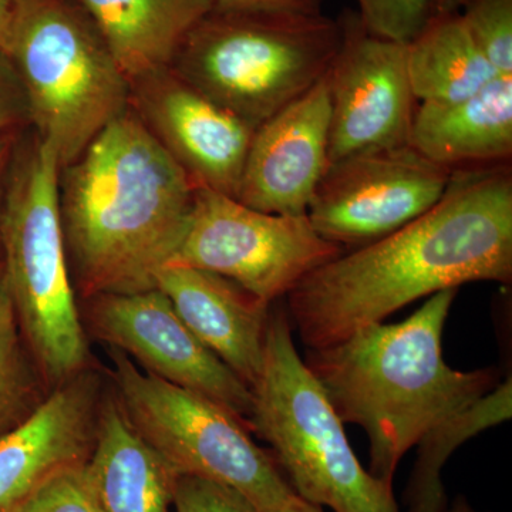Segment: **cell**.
Wrapping results in <instances>:
<instances>
[{"mask_svg": "<svg viewBox=\"0 0 512 512\" xmlns=\"http://www.w3.org/2000/svg\"><path fill=\"white\" fill-rule=\"evenodd\" d=\"M406 63L414 97L421 103L466 99L500 76L458 12L433 13L406 43Z\"/></svg>", "mask_w": 512, "mask_h": 512, "instance_id": "obj_20", "label": "cell"}, {"mask_svg": "<svg viewBox=\"0 0 512 512\" xmlns=\"http://www.w3.org/2000/svg\"><path fill=\"white\" fill-rule=\"evenodd\" d=\"M323 0H214V9L235 13L320 15Z\"/></svg>", "mask_w": 512, "mask_h": 512, "instance_id": "obj_28", "label": "cell"}, {"mask_svg": "<svg viewBox=\"0 0 512 512\" xmlns=\"http://www.w3.org/2000/svg\"><path fill=\"white\" fill-rule=\"evenodd\" d=\"M457 292L434 293L403 322L370 323L303 360L340 421L365 430L369 473L384 484L427 431L501 382L494 367L458 372L444 360Z\"/></svg>", "mask_w": 512, "mask_h": 512, "instance_id": "obj_3", "label": "cell"}, {"mask_svg": "<svg viewBox=\"0 0 512 512\" xmlns=\"http://www.w3.org/2000/svg\"><path fill=\"white\" fill-rule=\"evenodd\" d=\"M511 417L512 377L508 376L466 409L427 431L416 444V463L404 491L407 512H447L441 473L448 458L467 440Z\"/></svg>", "mask_w": 512, "mask_h": 512, "instance_id": "obj_21", "label": "cell"}, {"mask_svg": "<svg viewBox=\"0 0 512 512\" xmlns=\"http://www.w3.org/2000/svg\"><path fill=\"white\" fill-rule=\"evenodd\" d=\"M83 302L89 338L119 350L158 379L214 400L251 430V389L202 345L163 292L104 293Z\"/></svg>", "mask_w": 512, "mask_h": 512, "instance_id": "obj_11", "label": "cell"}, {"mask_svg": "<svg viewBox=\"0 0 512 512\" xmlns=\"http://www.w3.org/2000/svg\"><path fill=\"white\" fill-rule=\"evenodd\" d=\"M154 288L202 345L251 389L264 363L272 303L231 279L188 266H164Z\"/></svg>", "mask_w": 512, "mask_h": 512, "instance_id": "obj_16", "label": "cell"}, {"mask_svg": "<svg viewBox=\"0 0 512 512\" xmlns=\"http://www.w3.org/2000/svg\"><path fill=\"white\" fill-rule=\"evenodd\" d=\"M451 173L412 146L355 154L329 164L306 215L320 237L365 247L431 210Z\"/></svg>", "mask_w": 512, "mask_h": 512, "instance_id": "obj_10", "label": "cell"}, {"mask_svg": "<svg viewBox=\"0 0 512 512\" xmlns=\"http://www.w3.org/2000/svg\"><path fill=\"white\" fill-rule=\"evenodd\" d=\"M107 389L92 367L53 389L28 421L0 439V512H15L47 478L89 460Z\"/></svg>", "mask_w": 512, "mask_h": 512, "instance_id": "obj_15", "label": "cell"}, {"mask_svg": "<svg viewBox=\"0 0 512 512\" xmlns=\"http://www.w3.org/2000/svg\"><path fill=\"white\" fill-rule=\"evenodd\" d=\"M86 463L57 471L15 512H103L87 476Z\"/></svg>", "mask_w": 512, "mask_h": 512, "instance_id": "obj_25", "label": "cell"}, {"mask_svg": "<svg viewBox=\"0 0 512 512\" xmlns=\"http://www.w3.org/2000/svg\"><path fill=\"white\" fill-rule=\"evenodd\" d=\"M328 73L256 128L237 198L254 210L306 215L329 167Z\"/></svg>", "mask_w": 512, "mask_h": 512, "instance_id": "obj_14", "label": "cell"}, {"mask_svg": "<svg viewBox=\"0 0 512 512\" xmlns=\"http://www.w3.org/2000/svg\"><path fill=\"white\" fill-rule=\"evenodd\" d=\"M264 512H323V510L319 505L309 503V501L303 500L302 497L295 493L291 497L286 498L284 503Z\"/></svg>", "mask_w": 512, "mask_h": 512, "instance_id": "obj_31", "label": "cell"}, {"mask_svg": "<svg viewBox=\"0 0 512 512\" xmlns=\"http://www.w3.org/2000/svg\"><path fill=\"white\" fill-rule=\"evenodd\" d=\"M8 55L60 168L130 109V84L76 0H20Z\"/></svg>", "mask_w": 512, "mask_h": 512, "instance_id": "obj_7", "label": "cell"}, {"mask_svg": "<svg viewBox=\"0 0 512 512\" xmlns=\"http://www.w3.org/2000/svg\"><path fill=\"white\" fill-rule=\"evenodd\" d=\"M0 264H2V252H0Z\"/></svg>", "mask_w": 512, "mask_h": 512, "instance_id": "obj_34", "label": "cell"}, {"mask_svg": "<svg viewBox=\"0 0 512 512\" xmlns=\"http://www.w3.org/2000/svg\"><path fill=\"white\" fill-rule=\"evenodd\" d=\"M251 394V433L271 446L299 497L335 512H400L393 485L373 477L353 453L342 421L299 356L286 309L272 308Z\"/></svg>", "mask_w": 512, "mask_h": 512, "instance_id": "obj_6", "label": "cell"}, {"mask_svg": "<svg viewBox=\"0 0 512 512\" xmlns=\"http://www.w3.org/2000/svg\"><path fill=\"white\" fill-rule=\"evenodd\" d=\"M447 512H477L468 504V501L464 497H457V500L453 504L448 505Z\"/></svg>", "mask_w": 512, "mask_h": 512, "instance_id": "obj_33", "label": "cell"}, {"mask_svg": "<svg viewBox=\"0 0 512 512\" xmlns=\"http://www.w3.org/2000/svg\"><path fill=\"white\" fill-rule=\"evenodd\" d=\"M59 173L55 151L35 134L16 147L0 205L10 298L50 390L96 367L64 244Z\"/></svg>", "mask_w": 512, "mask_h": 512, "instance_id": "obj_4", "label": "cell"}, {"mask_svg": "<svg viewBox=\"0 0 512 512\" xmlns=\"http://www.w3.org/2000/svg\"><path fill=\"white\" fill-rule=\"evenodd\" d=\"M20 0H0V50L8 53L10 35L15 25Z\"/></svg>", "mask_w": 512, "mask_h": 512, "instance_id": "obj_29", "label": "cell"}, {"mask_svg": "<svg viewBox=\"0 0 512 512\" xmlns=\"http://www.w3.org/2000/svg\"><path fill=\"white\" fill-rule=\"evenodd\" d=\"M357 6L370 33L399 43L419 35L433 15V0H357Z\"/></svg>", "mask_w": 512, "mask_h": 512, "instance_id": "obj_24", "label": "cell"}, {"mask_svg": "<svg viewBox=\"0 0 512 512\" xmlns=\"http://www.w3.org/2000/svg\"><path fill=\"white\" fill-rule=\"evenodd\" d=\"M173 511L256 512L247 498L238 491L194 476L175 477Z\"/></svg>", "mask_w": 512, "mask_h": 512, "instance_id": "obj_26", "label": "cell"}, {"mask_svg": "<svg viewBox=\"0 0 512 512\" xmlns=\"http://www.w3.org/2000/svg\"><path fill=\"white\" fill-rule=\"evenodd\" d=\"M111 387L141 440L175 476L227 485L256 512L271 510L295 494L274 454L256 446L234 413L200 393L144 372L110 349Z\"/></svg>", "mask_w": 512, "mask_h": 512, "instance_id": "obj_8", "label": "cell"}, {"mask_svg": "<svg viewBox=\"0 0 512 512\" xmlns=\"http://www.w3.org/2000/svg\"><path fill=\"white\" fill-rule=\"evenodd\" d=\"M339 19L212 9L171 69L255 130L325 77L342 43Z\"/></svg>", "mask_w": 512, "mask_h": 512, "instance_id": "obj_5", "label": "cell"}, {"mask_svg": "<svg viewBox=\"0 0 512 512\" xmlns=\"http://www.w3.org/2000/svg\"><path fill=\"white\" fill-rule=\"evenodd\" d=\"M128 84L173 64L185 37L214 9V0H76Z\"/></svg>", "mask_w": 512, "mask_h": 512, "instance_id": "obj_19", "label": "cell"}, {"mask_svg": "<svg viewBox=\"0 0 512 512\" xmlns=\"http://www.w3.org/2000/svg\"><path fill=\"white\" fill-rule=\"evenodd\" d=\"M130 109L197 188L237 198L254 127L171 67L130 83Z\"/></svg>", "mask_w": 512, "mask_h": 512, "instance_id": "obj_13", "label": "cell"}, {"mask_svg": "<svg viewBox=\"0 0 512 512\" xmlns=\"http://www.w3.org/2000/svg\"><path fill=\"white\" fill-rule=\"evenodd\" d=\"M29 124L25 89L8 53L0 50V137L19 134Z\"/></svg>", "mask_w": 512, "mask_h": 512, "instance_id": "obj_27", "label": "cell"}, {"mask_svg": "<svg viewBox=\"0 0 512 512\" xmlns=\"http://www.w3.org/2000/svg\"><path fill=\"white\" fill-rule=\"evenodd\" d=\"M466 0H433V13L460 12Z\"/></svg>", "mask_w": 512, "mask_h": 512, "instance_id": "obj_32", "label": "cell"}, {"mask_svg": "<svg viewBox=\"0 0 512 512\" xmlns=\"http://www.w3.org/2000/svg\"><path fill=\"white\" fill-rule=\"evenodd\" d=\"M460 16L498 74H512V0H466Z\"/></svg>", "mask_w": 512, "mask_h": 512, "instance_id": "obj_23", "label": "cell"}, {"mask_svg": "<svg viewBox=\"0 0 512 512\" xmlns=\"http://www.w3.org/2000/svg\"><path fill=\"white\" fill-rule=\"evenodd\" d=\"M16 136L18 134L0 137V205H2L3 194H5L10 165H12L16 147H18L16 146Z\"/></svg>", "mask_w": 512, "mask_h": 512, "instance_id": "obj_30", "label": "cell"}, {"mask_svg": "<svg viewBox=\"0 0 512 512\" xmlns=\"http://www.w3.org/2000/svg\"><path fill=\"white\" fill-rule=\"evenodd\" d=\"M86 471L103 512H174L177 476L138 436L113 389L101 404Z\"/></svg>", "mask_w": 512, "mask_h": 512, "instance_id": "obj_18", "label": "cell"}, {"mask_svg": "<svg viewBox=\"0 0 512 512\" xmlns=\"http://www.w3.org/2000/svg\"><path fill=\"white\" fill-rule=\"evenodd\" d=\"M342 43L328 72L329 164L410 146L416 97L407 74L406 43L370 33L356 10L339 18Z\"/></svg>", "mask_w": 512, "mask_h": 512, "instance_id": "obj_12", "label": "cell"}, {"mask_svg": "<svg viewBox=\"0 0 512 512\" xmlns=\"http://www.w3.org/2000/svg\"><path fill=\"white\" fill-rule=\"evenodd\" d=\"M50 392L23 338L0 264V439L28 421Z\"/></svg>", "mask_w": 512, "mask_h": 512, "instance_id": "obj_22", "label": "cell"}, {"mask_svg": "<svg viewBox=\"0 0 512 512\" xmlns=\"http://www.w3.org/2000/svg\"><path fill=\"white\" fill-rule=\"evenodd\" d=\"M197 185L128 109L59 173L60 220L77 298L154 288Z\"/></svg>", "mask_w": 512, "mask_h": 512, "instance_id": "obj_2", "label": "cell"}, {"mask_svg": "<svg viewBox=\"0 0 512 512\" xmlns=\"http://www.w3.org/2000/svg\"><path fill=\"white\" fill-rule=\"evenodd\" d=\"M343 252L320 237L308 215L266 214L197 188L187 227L167 265L214 272L272 303Z\"/></svg>", "mask_w": 512, "mask_h": 512, "instance_id": "obj_9", "label": "cell"}, {"mask_svg": "<svg viewBox=\"0 0 512 512\" xmlns=\"http://www.w3.org/2000/svg\"><path fill=\"white\" fill-rule=\"evenodd\" d=\"M480 281H512L507 164L453 171L431 210L320 266L288 293L286 312L308 349H319L424 296Z\"/></svg>", "mask_w": 512, "mask_h": 512, "instance_id": "obj_1", "label": "cell"}, {"mask_svg": "<svg viewBox=\"0 0 512 512\" xmlns=\"http://www.w3.org/2000/svg\"><path fill=\"white\" fill-rule=\"evenodd\" d=\"M410 146L450 171L507 164L512 156V74L451 103H420Z\"/></svg>", "mask_w": 512, "mask_h": 512, "instance_id": "obj_17", "label": "cell"}]
</instances>
